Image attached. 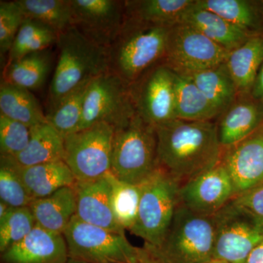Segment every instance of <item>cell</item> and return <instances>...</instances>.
<instances>
[{"mask_svg": "<svg viewBox=\"0 0 263 263\" xmlns=\"http://www.w3.org/2000/svg\"><path fill=\"white\" fill-rule=\"evenodd\" d=\"M29 208L38 226L63 234L76 214L75 188L65 186L49 196L35 199Z\"/></svg>", "mask_w": 263, "mask_h": 263, "instance_id": "21", "label": "cell"}, {"mask_svg": "<svg viewBox=\"0 0 263 263\" xmlns=\"http://www.w3.org/2000/svg\"><path fill=\"white\" fill-rule=\"evenodd\" d=\"M138 117L152 127L176 119L174 72L167 65L152 67L130 85Z\"/></svg>", "mask_w": 263, "mask_h": 263, "instance_id": "12", "label": "cell"}, {"mask_svg": "<svg viewBox=\"0 0 263 263\" xmlns=\"http://www.w3.org/2000/svg\"><path fill=\"white\" fill-rule=\"evenodd\" d=\"M250 95L254 100L263 104V62L256 77Z\"/></svg>", "mask_w": 263, "mask_h": 263, "instance_id": "39", "label": "cell"}, {"mask_svg": "<svg viewBox=\"0 0 263 263\" xmlns=\"http://www.w3.org/2000/svg\"><path fill=\"white\" fill-rule=\"evenodd\" d=\"M10 158L24 186L34 199L44 198L76 182L70 167L63 160L22 167Z\"/></svg>", "mask_w": 263, "mask_h": 263, "instance_id": "20", "label": "cell"}, {"mask_svg": "<svg viewBox=\"0 0 263 263\" xmlns=\"http://www.w3.org/2000/svg\"><path fill=\"white\" fill-rule=\"evenodd\" d=\"M64 137L47 122L31 128L30 140L27 148L12 158L18 165L29 167L64 161Z\"/></svg>", "mask_w": 263, "mask_h": 263, "instance_id": "23", "label": "cell"}, {"mask_svg": "<svg viewBox=\"0 0 263 263\" xmlns=\"http://www.w3.org/2000/svg\"><path fill=\"white\" fill-rule=\"evenodd\" d=\"M69 254L63 234L36 224L27 237L0 255V263H67Z\"/></svg>", "mask_w": 263, "mask_h": 263, "instance_id": "16", "label": "cell"}, {"mask_svg": "<svg viewBox=\"0 0 263 263\" xmlns=\"http://www.w3.org/2000/svg\"><path fill=\"white\" fill-rule=\"evenodd\" d=\"M233 201L252 215L263 220V183L236 195Z\"/></svg>", "mask_w": 263, "mask_h": 263, "instance_id": "38", "label": "cell"}, {"mask_svg": "<svg viewBox=\"0 0 263 263\" xmlns=\"http://www.w3.org/2000/svg\"><path fill=\"white\" fill-rule=\"evenodd\" d=\"M139 209L131 233L152 247H160L180 205L179 183L158 169L141 184Z\"/></svg>", "mask_w": 263, "mask_h": 263, "instance_id": "6", "label": "cell"}, {"mask_svg": "<svg viewBox=\"0 0 263 263\" xmlns=\"http://www.w3.org/2000/svg\"><path fill=\"white\" fill-rule=\"evenodd\" d=\"M214 237L213 216L199 215L180 203L160 247L144 245L164 263H205L213 259Z\"/></svg>", "mask_w": 263, "mask_h": 263, "instance_id": "4", "label": "cell"}, {"mask_svg": "<svg viewBox=\"0 0 263 263\" xmlns=\"http://www.w3.org/2000/svg\"><path fill=\"white\" fill-rule=\"evenodd\" d=\"M52 65L51 48L29 53L7 63L3 81L29 91L38 89L46 82Z\"/></svg>", "mask_w": 263, "mask_h": 263, "instance_id": "26", "label": "cell"}, {"mask_svg": "<svg viewBox=\"0 0 263 263\" xmlns=\"http://www.w3.org/2000/svg\"><path fill=\"white\" fill-rule=\"evenodd\" d=\"M25 18L33 19L60 34L72 27L71 0H16Z\"/></svg>", "mask_w": 263, "mask_h": 263, "instance_id": "32", "label": "cell"}, {"mask_svg": "<svg viewBox=\"0 0 263 263\" xmlns=\"http://www.w3.org/2000/svg\"><path fill=\"white\" fill-rule=\"evenodd\" d=\"M115 129L98 123L64 138V162L78 182L94 181L110 172Z\"/></svg>", "mask_w": 263, "mask_h": 263, "instance_id": "8", "label": "cell"}, {"mask_svg": "<svg viewBox=\"0 0 263 263\" xmlns=\"http://www.w3.org/2000/svg\"><path fill=\"white\" fill-rule=\"evenodd\" d=\"M246 263H263V241L251 252Z\"/></svg>", "mask_w": 263, "mask_h": 263, "instance_id": "41", "label": "cell"}, {"mask_svg": "<svg viewBox=\"0 0 263 263\" xmlns=\"http://www.w3.org/2000/svg\"><path fill=\"white\" fill-rule=\"evenodd\" d=\"M262 128H263V124H262Z\"/></svg>", "mask_w": 263, "mask_h": 263, "instance_id": "45", "label": "cell"}, {"mask_svg": "<svg viewBox=\"0 0 263 263\" xmlns=\"http://www.w3.org/2000/svg\"><path fill=\"white\" fill-rule=\"evenodd\" d=\"M0 111L2 115L30 129L47 122L46 115L32 91L4 81L0 86Z\"/></svg>", "mask_w": 263, "mask_h": 263, "instance_id": "24", "label": "cell"}, {"mask_svg": "<svg viewBox=\"0 0 263 263\" xmlns=\"http://www.w3.org/2000/svg\"><path fill=\"white\" fill-rule=\"evenodd\" d=\"M25 16L16 1L0 2V52L9 53Z\"/></svg>", "mask_w": 263, "mask_h": 263, "instance_id": "37", "label": "cell"}, {"mask_svg": "<svg viewBox=\"0 0 263 263\" xmlns=\"http://www.w3.org/2000/svg\"><path fill=\"white\" fill-rule=\"evenodd\" d=\"M155 127L138 114L114 133L110 172L120 181L141 185L158 169Z\"/></svg>", "mask_w": 263, "mask_h": 263, "instance_id": "5", "label": "cell"}, {"mask_svg": "<svg viewBox=\"0 0 263 263\" xmlns=\"http://www.w3.org/2000/svg\"><path fill=\"white\" fill-rule=\"evenodd\" d=\"M221 163L231 178L236 195L262 183V127L240 143L224 148Z\"/></svg>", "mask_w": 263, "mask_h": 263, "instance_id": "15", "label": "cell"}, {"mask_svg": "<svg viewBox=\"0 0 263 263\" xmlns=\"http://www.w3.org/2000/svg\"><path fill=\"white\" fill-rule=\"evenodd\" d=\"M76 194V216L87 224L124 233L118 224L111 207V186L106 176L73 185Z\"/></svg>", "mask_w": 263, "mask_h": 263, "instance_id": "17", "label": "cell"}, {"mask_svg": "<svg viewBox=\"0 0 263 263\" xmlns=\"http://www.w3.org/2000/svg\"><path fill=\"white\" fill-rule=\"evenodd\" d=\"M12 207L7 205L6 203L3 201H0V219H3L5 216L8 214V213L10 212V209Z\"/></svg>", "mask_w": 263, "mask_h": 263, "instance_id": "42", "label": "cell"}, {"mask_svg": "<svg viewBox=\"0 0 263 263\" xmlns=\"http://www.w3.org/2000/svg\"><path fill=\"white\" fill-rule=\"evenodd\" d=\"M187 24L206 36L213 42L231 52L254 34L240 28L214 12L193 5L183 13L181 22Z\"/></svg>", "mask_w": 263, "mask_h": 263, "instance_id": "18", "label": "cell"}, {"mask_svg": "<svg viewBox=\"0 0 263 263\" xmlns=\"http://www.w3.org/2000/svg\"><path fill=\"white\" fill-rule=\"evenodd\" d=\"M213 258L228 263H246L253 249L263 241V220L233 200L213 216Z\"/></svg>", "mask_w": 263, "mask_h": 263, "instance_id": "9", "label": "cell"}, {"mask_svg": "<svg viewBox=\"0 0 263 263\" xmlns=\"http://www.w3.org/2000/svg\"><path fill=\"white\" fill-rule=\"evenodd\" d=\"M136 115L130 85L108 72L90 82L78 131L102 122L116 130L127 126Z\"/></svg>", "mask_w": 263, "mask_h": 263, "instance_id": "10", "label": "cell"}, {"mask_svg": "<svg viewBox=\"0 0 263 263\" xmlns=\"http://www.w3.org/2000/svg\"><path fill=\"white\" fill-rule=\"evenodd\" d=\"M263 62V33L254 34L230 52L226 62L238 93L250 95Z\"/></svg>", "mask_w": 263, "mask_h": 263, "instance_id": "22", "label": "cell"}, {"mask_svg": "<svg viewBox=\"0 0 263 263\" xmlns=\"http://www.w3.org/2000/svg\"><path fill=\"white\" fill-rule=\"evenodd\" d=\"M105 176L111 186V207L116 221L123 230L129 231L138 217L141 184H131L120 181L110 171Z\"/></svg>", "mask_w": 263, "mask_h": 263, "instance_id": "33", "label": "cell"}, {"mask_svg": "<svg viewBox=\"0 0 263 263\" xmlns=\"http://www.w3.org/2000/svg\"><path fill=\"white\" fill-rule=\"evenodd\" d=\"M223 114L217 131L224 148L243 141L263 124V104L252 97L235 101Z\"/></svg>", "mask_w": 263, "mask_h": 263, "instance_id": "19", "label": "cell"}, {"mask_svg": "<svg viewBox=\"0 0 263 263\" xmlns=\"http://www.w3.org/2000/svg\"><path fill=\"white\" fill-rule=\"evenodd\" d=\"M205 263H228L226 262V261L221 260V259H212L208 261V262Z\"/></svg>", "mask_w": 263, "mask_h": 263, "instance_id": "43", "label": "cell"}, {"mask_svg": "<svg viewBox=\"0 0 263 263\" xmlns=\"http://www.w3.org/2000/svg\"><path fill=\"white\" fill-rule=\"evenodd\" d=\"M0 201L12 208L29 207L32 196L13 167L10 157H0Z\"/></svg>", "mask_w": 263, "mask_h": 263, "instance_id": "35", "label": "cell"}, {"mask_svg": "<svg viewBox=\"0 0 263 263\" xmlns=\"http://www.w3.org/2000/svg\"><path fill=\"white\" fill-rule=\"evenodd\" d=\"M59 57L49 87V107L84 83L109 72L108 48L76 27L59 34Z\"/></svg>", "mask_w": 263, "mask_h": 263, "instance_id": "2", "label": "cell"}, {"mask_svg": "<svg viewBox=\"0 0 263 263\" xmlns=\"http://www.w3.org/2000/svg\"><path fill=\"white\" fill-rule=\"evenodd\" d=\"M59 33L46 24L25 18L8 53V62L29 53L51 48L58 41Z\"/></svg>", "mask_w": 263, "mask_h": 263, "instance_id": "31", "label": "cell"}, {"mask_svg": "<svg viewBox=\"0 0 263 263\" xmlns=\"http://www.w3.org/2000/svg\"><path fill=\"white\" fill-rule=\"evenodd\" d=\"M171 27L127 18L109 46V72L129 85L136 82L165 54Z\"/></svg>", "mask_w": 263, "mask_h": 263, "instance_id": "3", "label": "cell"}, {"mask_svg": "<svg viewBox=\"0 0 263 263\" xmlns=\"http://www.w3.org/2000/svg\"><path fill=\"white\" fill-rule=\"evenodd\" d=\"M230 51L187 24L170 28L164 60L171 70L190 74L226 63Z\"/></svg>", "mask_w": 263, "mask_h": 263, "instance_id": "11", "label": "cell"}, {"mask_svg": "<svg viewBox=\"0 0 263 263\" xmlns=\"http://www.w3.org/2000/svg\"><path fill=\"white\" fill-rule=\"evenodd\" d=\"M141 263H164L146 245L140 248Z\"/></svg>", "mask_w": 263, "mask_h": 263, "instance_id": "40", "label": "cell"}, {"mask_svg": "<svg viewBox=\"0 0 263 263\" xmlns=\"http://www.w3.org/2000/svg\"><path fill=\"white\" fill-rule=\"evenodd\" d=\"M67 263H87V262H82V261L77 260V259L69 258L68 261H67Z\"/></svg>", "mask_w": 263, "mask_h": 263, "instance_id": "44", "label": "cell"}, {"mask_svg": "<svg viewBox=\"0 0 263 263\" xmlns=\"http://www.w3.org/2000/svg\"><path fill=\"white\" fill-rule=\"evenodd\" d=\"M91 81L81 85L48 108L46 114L47 122L64 138L79 130L85 97Z\"/></svg>", "mask_w": 263, "mask_h": 263, "instance_id": "30", "label": "cell"}, {"mask_svg": "<svg viewBox=\"0 0 263 263\" xmlns=\"http://www.w3.org/2000/svg\"><path fill=\"white\" fill-rule=\"evenodd\" d=\"M36 224L30 208H12L0 219V253L23 240Z\"/></svg>", "mask_w": 263, "mask_h": 263, "instance_id": "34", "label": "cell"}, {"mask_svg": "<svg viewBox=\"0 0 263 263\" xmlns=\"http://www.w3.org/2000/svg\"><path fill=\"white\" fill-rule=\"evenodd\" d=\"M63 235L70 258L87 263H141L140 247L131 245L125 232L99 228L75 216Z\"/></svg>", "mask_w": 263, "mask_h": 263, "instance_id": "7", "label": "cell"}, {"mask_svg": "<svg viewBox=\"0 0 263 263\" xmlns=\"http://www.w3.org/2000/svg\"><path fill=\"white\" fill-rule=\"evenodd\" d=\"M72 26L107 48L115 41L126 20L125 2L71 0Z\"/></svg>", "mask_w": 263, "mask_h": 263, "instance_id": "14", "label": "cell"}, {"mask_svg": "<svg viewBox=\"0 0 263 263\" xmlns=\"http://www.w3.org/2000/svg\"><path fill=\"white\" fill-rule=\"evenodd\" d=\"M31 129L22 123L0 114V153L3 157H15L28 145Z\"/></svg>", "mask_w": 263, "mask_h": 263, "instance_id": "36", "label": "cell"}, {"mask_svg": "<svg viewBox=\"0 0 263 263\" xmlns=\"http://www.w3.org/2000/svg\"><path fill=\"white\" fill-rule=\"evenodd\" d=\"M228 171L219 163L180 186L181 205L199 215L214 216L235 197Z\"/></svg>", "mask_w": 263, "mask_h": 263, "instance_id": "13", "label": "cell"}, {"mask_svg": "<svg viewBox=\"0 0 263 263\" xmlns=\"http://www.w3.org/2000/svg\"><path fill=\"white\" fill-rule=\"evenodd\" d=\"M155 129L158 167L180 186L220 163L224 148L212 121L176 119Z\"/></svg>", "mask_w": 263, "mask_h": 263, "instance_id": "1", "label": "cell"}, {"mask_svg": "<svg viewBox=\"0 0 263 263\" xmlns=\"http://www.w3.org/2000/svg\"><path fill=\"white\" fill-rule=\"evenodd\" d=\"M196 4L252 34L263 33V10L257 3L247 0H197Z\"/></svg>", "mask_w": 263, "mask_h": 263, "instance_id": "29", "label": "cell"}, {"mask_svg": "<svg viewBox=\"0 0 263 263\" xmlns=\"http://www.w3.org/2000/svg\"><path fill=\"white\" fill-rule=\"evenodd\" d=\"M125 2L126 16L143 23L171 27L181 22L195 0H139Z\"/></svg>", "mask_w": 263, "mask_h": 263, "instance_id": "27", "label": "cell"}, {"mask_svg": "<svg viewBox=\"0 0 263 263\" xmlns=\"http://www.w3.org/2000/svg\"><path fill=\"white\" fill-rule=\"evenodd\" d=\"M174 72L176 119L208 122L221 114L187 76Z\"/></svg>", "mask_w": 263, "mask_h": 263, "instance_id": "25", "label": "cell"}, {"mask_svg": "<svg viewBox=\"0 0 263 263\" xmlns=\"http://www.w3.org/2000/svg\"><path fill=\"white\" fill-rule=\"evenodd\" d=\"M183 75L196 84L221 114L235 103L238 91L226 63Z\"/></svg>", "mask_w": 263, "mask_h": 263, "instance_id": "28", "label": "cell"}]
</instances>
